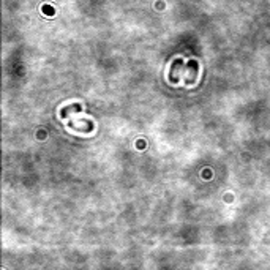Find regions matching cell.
<instances>
[{
	"instance_id": "cell-1",
	"label": "cell",
	"mask_w": 270,
	"mask_h": 270,
	"mask_svg": "<svg viewBox=\"0 0 270 270\" xmlns=\"http://www.w3.org/2000/svg\"><path fill=\"white\" fill-rule=\"evenodd\" d=\"M70 128L79 133H90L93 130V123L89 118H77V120H70Z\"/></svg>"
},
{
	"instance_id": "cell-2",
	"label": "cell",
	"mask_w": 270,
	"mask_h": 270,
	"mask_svg": "<svg viewBox=\"0 0 270 270\" xmlns=\"http://www.w3.org/2000/svg\"><path fill=\"white\" fill-rule=\"evenodd\" d=\"M180 67H182V60H180V59L174 60L172 68H171V71H169V81H171L172 84H176V82L179 81V75H177V71H179V68H180Z\"/></svg>"
},
{
	"instance_id": "cell-3",
	"label": "cell",
	"mask_w": 270,
	"mask_h": 270,
	"mask_svg": "<svg viewBox=\"0 0 270 270\" xmlns=\"http://www.w3.org/2000/svg\"><path fill=\"white\" fill-rule=\"evenodd\" d=\"M188 68H190V73H188V77H187V82L193 84L196 81V75H197V62L196 60H190L188 62Z\"/></svg>"
},
{
	"instance_id": "cell-4",
	"label": "cell",
	"mask_w": 270,
	"mask_h": 270,
	"mask_svg": "<svg viewBox=\"0 0 270 270\" xmlns=\"http://www.w3.org/2000/svg\"><path fill=\"white\" fill-rule=\"evenodd\" d=\"M81 111H82V106H81V105H77V103H76V105H70V106H67V108L60 113V116H62L63 118H65V117H68L70 113H81Z\"/></svg>"
}]
</instances>
